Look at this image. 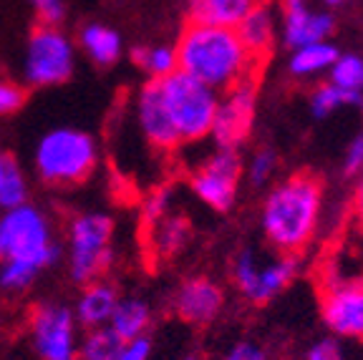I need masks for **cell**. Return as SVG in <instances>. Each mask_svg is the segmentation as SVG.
I'll list each match as a JSON object with an SVG mask.
<instances>
[{"instance_id":"1","label":"cell","mask_w":363,"mask_h":360,"mask_svg":"<svg viewBox=\"0 0 363 360\" xmlns=\"http://www.w3.org/2000/svg\"><path fill=\"white\" fill-rule=\"evenodd\" d=\"M174 48L179 71L194 76L215 91H227L252 76L257 63V58L242 43L238 28L227 26L189 23Z\"/></svg>"},{"instance_id":"2","label":"cell","mask_w":363,"mask_h":360,"mask_svg":"<svg viewBox=\"0 0 363 360\" xmlns=\"http://www.w3.org/2000/svg\"><path fill=\"white\" fill-rule=\"evenodd\" d=\"M323 212V184L313 174H293L262 202L260 225L267 242L283 254H298L311 244Z\"/></svg>"},{"instance_id":"3","label":"cell","mask_w":363,"mask_h":360,"mask_svg":"<svg viewBox=\"0 0 363 360\" xmlns=\"http://www.w3.org/2000/svg\"><path fill=\"white\" fill-rule=\"evenodd\" d=\"M96 141L79 129H53L35 144V174L53 186L79 184L96 167Z\"/></svg>"},{"instance_id":"4","label":"cell","mask_w":363,"mask_h":360,"mask_svg":"<svg viewBox=\"0 0 363 360\" xmlns=\"http://www.w3.org/2000/svg\"><path fill=\"white\" fill-rule=\"evenodd\" d=\"M157 81L162 86V96H164L182 144H194V141L207 139L212 134V124H215L220 91L202 84L184 71H174L167 79Z\"/></svg>"},{"instance_id":"5","label":"cell","mask_w":363,"mask_h":360,"mask_svg":"<svg viewBox=\"0 0 363 360\" xmlns=\"http://www.w3.org/2000/svg\"><path fill=\"white\" fill-rule=\"evenodd\" d=\"M113 222L101 212H81L68 222V272L79 285L101 280L111 265Z\"/></svg>"},{"instance_id":"6","label":"cell","mask_w":363,"mask_h":360,"mask_svg":"<svg viewBox=\"0 0 363 360\" xmlns=\"http://www.w3.org/2000/svg\"><path fill=\"white\" fill-rule=\"evenodd\" d=\"M58 244L53 242L51 222L33 204H21L0 212V259L30 257L45 267L56 265Z\"/></svg>"},{"instance_id":"7","label":"cell","mask_w":363,"mask_h":360,"mask_svg":"<svg viewBox=\"0 0 363 360\" xmlns=\"http://www.w3.org/2000/svg\"><path fill=\"white\" fill-rule=\"evenodd\" d=\"M298 275V254H283L272 259H260L252 249H242L235 257L233 277L238 290L250 303L262 305L293 282Z\"/></svg>"},{"instance_id":"8","label":"cell","mask_w":363,"mask_h":360,"mask_svg":"<svg viewBox=\"0 0 363 360\" xmlns=\"http://www.w3.org/2000/svg\"><path fill=\"white\" fill-rule=\"evenodd\" d=\"M74 71V43L56 26H40L28 40L23 74L30 86H58Z\"/></svg>"},{"instance_id":"9","label":"cell","mask_w":363,"mask_h":360,"mask_svg":"<svg viewBox=\"0 0 363 360\" xmlns=\"http://www.w3.org/2000/svg\"><path fill=\"white\" fill-rule=\"evenodd\" d=\"M242 174V162L238 157V149L215 147L194 169L189 186L194 197L204 202L215 212H227L238 197V181Z\"/></svg>"},{"instance_id":"10","label":"cell","mask_w":363,"mask_h":360,"mask_svg":"<svg viewBox=\"0 0 363 360\" xmlns=\"http://www.w3.org/2000/svg\"><path fill=\"white\" fill-rule=\"evenodd\" d=\"M74 310L61 303H40L30 313V340L40 360H76L79 340H76Z\"/></svg>"},{"instance_id":"11","label":"cell","mask_w":363,"mask_h":360,"mask_svg":"<svg viewBox=\"0 0 363 360\" xmlns=\"http://www.w3.org/2000/svg\"><path fill=\"white\" fill-rule=\"evenodd\" d=\"M257 106V81L255 76H247L240 84L222 91L217 103L215 124H212V141L215 147L238 149L242 141H247L255 121Z\"/></svg>"},{"instance_id":"12","label":"cell","mask_w":363,"mask_h":360,"mask_svg":"<svg viewBox=\"0 0 363 360\" xmlns=\"http://www.w3.org/2000/svg\"><path fill=\"white\" fill-rule=\"evenodd\" d=\"M320 315L333 335L363 340V280H340L325 287Z\"/></svg>"},{"instance_id":"13","label":"cell","mask_w":363,"mask_h":360,"mask_svg":"<svg viewBox=\"0 0 363 360\" xmlns=\"http://www.w3.org/2000/svg\"><path fill=\"white\" fill-rule=\"evenodd\" d=\"M136 121H139L144 139L154 149L174 152L177 147H182V139L177 134V126L169 116V108H167L162 86L157 79H149L136 94Z\"/></svg>"},{"instance_id":"14","label":"cell","mask_w":363,"mask_h":360,"mask_svg":"<svg viewBox=\"0 0 363 360\" xmlns=\"http://www.w3.org/2000/svg\"><path fill=\"white\" fill-rule=\"evenodd\" d=\"M225 305V293L210 277H189L174 293V310L182 320L192 325H204L220 315Z\"/></svg>"},{"instance_id":"15","label":"cell","mask_w":363,"mask_h":360,"mask_svg":"<svg viewBox=\"0 0 363 360\" xmlns=\"http://www.w3.org/2000/svg\"><path fill=\"white\" fill-rule=\"evenodd\" d=\"M330 33H333L330 13L311 11L306 0H283V38L290 48L328 40Z\"/></svg>"},{"instance_id":"16","label":"cell","mask_w":363,"mask_h":360,"mask_svg":"<svg viewBox=\"0 0 363 360\" xmlns=\"http://www.w3.org/2000/svg\"><path fill=\"white\" fill-rule=\"evenodd\" d=\"M116 305H119V293L108 282L94 280L84 287V293H81L79 303H76L74 315L81 325L94 330V327L108 325Z\"/></svg>"},{"instance_id":"17","label":"cell","mask_w":363,"mask_h":360,"mask_svg":"<svg viewBox=\"0 0 363 360\" xmlns=\"http://www.w3.org/2000/svg\"><path fill=\"white\" fill-rule=\"evenodd\" d=\"M238 33L242 43L247 45V51L260 61L262 56L270 53L272 40H275V16L267 6L255 3L247 16L238 23Z\"/></svg>"},{"instance_id":"18","label":"cell","mask_w":363,"mask_h":360,"mask_svg":"<svg viewBox=\"0 0 363 360\" xmlns=\"http://www.w3.org/2000/svg\"><path fill=\"white\" fill-rule=\"evenodd\" d=\"M255 3L257 0H189V21L238 28V23Z\"/></svg>"},{"instance_id":"19","label":"cell","mask_w":363,"mask_h":360,"mask_svg":"<svg viewBox=\"0 0 363 360\" xmlns=\"http://www.w3.org/2000/svg\"><path fill=\"white\" fill-rule=\"evenodd\" d=\"M152 322V308L142 298H119V305L113 310L108 327H111L121 340L147 335V327Z\"/></svg>"},{"instance_id":"20","label":"cell","mask_w":363,"mask_h":360,"mask_svg":"<svg viewBox=\"0 0 363 360\" xmlns=\"http://www.w3.org/2000/svg\"><path fill=\"white\" fill-rule=\"evenodd\" d=\"M335 58H338V48H335L333 43H328V40H315V43L293 48L288 68H290V74L298 76V79H311V76L330 71Z\"/></svg>"},{"instance_id":"21","label":"cell","mask_w":363,"mask_h":360,"mask_svg":"<svg viewBox=\"0 0 363 360\" xmlns=\"http://www.w3.org/2000/svg\"><path fill=\"white\" fill-rule=\"evenodd\" d=\"M81 45L89 53V58L99 66H111L121 56V38L116 30L106 28L101 23H89L81 30Z\"/></svg>"},{"instance_id":"22","label":"cell","mask_w":363,"mask_h":360,"mask_svg":"<svg viewBox=\"0 0 363 360\" xmlns=\"http://www.w3.org/2000/svg\"><path fill=\"white\" fill-rule=\"evenodd\" d=\"M28 202V181L21 164L11 154L0 152V212Z\"/></svg>"},{"instance_id":"23","label":"cell","mask_w":363,"mask_h":360,"mask_svg":"<svg viewBox=\"0 0 363 360\" xmlns=\"http://www.w3.org/2000/svg\"><path fill=\"white\" fill-rule=\"evenodd\" d=\"M48 267L40 259L30 257H11L0 259V290L3 293H23L35 282V277Z\"/></svg>"},{"instance_id":"24","label":"cell","mask_w":363,"mask_h":360,"mask_svg":"<svg viewBox=\"0 0 363 360\" xmlns=\"http://www.w3.org/2000/svg\"><path fill=\"white\" fill-rule=\"evenodd\" d=\"M343 106L363 108V94H358V91H346L328 81V84L318 86L311 96V111L315 118L330 116V113L338 111V108H343Z\"/></svg>"},{"instance_id":"25","label":"cell","mask_w":363,"mask_h":360,"mask_svg":"<svg viewBox=\"0 0 363 360\" xmlns=\"http://www.w3.org/2000/svg\"><path fill=\"white\" fill-rule=\"evenodd\" d=\"M131 56H134L136 66L147 71L149 79H167L174 71H179L177 48L172 45H142V48H134Z\"/></svg>"},{"instance_id":"26","label":"cell","mask_w":363,"mask_h":360,"mask_svg":"<svg viewBox=\"0 0 363 360\" xmlns=\"http://www.w3.org/2000/svg\"><path fill=\"white\" fill-rule=\"evenodd\" d=\"M121 345H124V340H121L108 325L94 327V330H89V335L81 340L79 355H81V360H119Z\"/></svg>"},{"instance_id":"27","label":"cell","mask_w":363,"mask_h":360,"mask_svg":"<svg viewBox=\"0 0 363 360\" xmlns=\"http://www.w3.org/2000/svg\"><path fill=\"white\" fill-rule=\"evenodd\" d=\"M154 235V247H157L159 254H174L184 247L189 237V227L187 222L182 220V217H169L167 214L164 220H159L157 225H152Z\"/></svg>"},{"instance_id":"28","label":"cell","mask_w":363,"mask_h":360,"mask_svg":"<svg viewBox=\"0 0 363 360\" xmlns=\"http://www.w3.org/2000/svg\"><path fill=\"white\" fill-rule=\"evenodd\" d=\"M330 84L346 91L363 94V56L358 53H338L335 63L330 66Z\"/></svg>"},{"instance_id":"29","label":"cell","mask_w":363,"mask_h":360,"mask_svg":"<svg viewBox=\"0 0 363 360\" xmlns=\"http://www.w3.org/2000/svg\"><path fill=\"white\" fill-rule=\"evenodd\" d=\"M278 169V157L272 149H257L247 162V179L252 186H262L270 181V176Z\"/></svg>"},{"instance_id":"30","label":"cell","mask_w":363,"mask_h":360,"mask_svg":"<svg viewBox=\"0 0 363 360\" xmlns=\"http://www.w3.org/2000/svg\"><path fill=\"white\" fill-rule=\"evenodd\" d=\"M169 204H172V191L169 189H159L154 191L152 197L142 204V214H144V222L149 227L157 225L159 220H164L167 214H169Z\"/></svg>"},{"instance_id":"31","label":"cell","mask_w":363,"mask_h":360,"mask_svg":"<svg viewBox=\"0 0 363 360\" xmlns=\"http://www.w3.org/2000/svg\"><path fill=\"white\" fill-rule=\"evenodd\" d=\"M26 101V91L13 81H0V116L16 113Z\"/></svg>"},{"instance_id":"32","label":"cell","mask_w":363,"mask_h":360,"mask_svg":"<svg viewBox=\"0 0 363 360\" xmlns=\"http://www.w3.org/2000/svg\"><path fill=\"white\" fill-rule=\"evenodd\" d=\"M363 171V131L348 141L346 152H343V174L358 176Z\"/></svg>"},{"instance_id":"33","label":"cell","mask_w":363,"mask_h":360,"mask_svg":"<svg viewBox=\"0 0 363 360\" xmlns=\"http://www.w3.org/2000/svg\"><path fill=\"white\" fill-rule=\"evenodd\" d=\"M149 358H152V340H149L147 335L124 340L119 360H149Z\"/></svg>"},{"instance_id":"34","label":"cell","mask_w":363,"mask_h":360,"mask_svg":"<svg viewBox=\"0 0 363 360\" xmlns=\"http://www.w3.org/2000/svg\"><path fill=\"white\" fill-rule=\"evenodd\" d=\"M30 3H33L35 13H38V18L45 26H56V23L63 21L66 8H63L61 0H30Z\"/></svg>"},{"instance_id":"35","label":"cell","mask_w":363,"mask_h":360,"mask_svg":"<svg viewBox=\"0 0 363 360\" xmlns=\"http://www.w3.org/2000/svg\"><path fill=\"white\" fill-rule=\"evenodd\" d=\"M308 360H343V350L335 340H318L308 350Z\"/></svg>"},{"instance_id":"36","label":"cell","mask_w":363,"mask_h":360,"mask_svg":"<svg viewBox=\"0 0 363 360\" xmlns=\"http://www.w3.org/2000/svg\"><path fill=\"white\" fill-rule=\"evenodd\" d=\"M222 360H267V355L255 343H238Z\"/></svg>"},{"instance_id":"37","label":"cell","mask_w":363,"mask_h":360,"mask_svg":"<svg viewBox=\"0 0 363 360\" xmlns=\"http://www.w3.org/2000/svg\"><path fill=\"white\" fill-rule=\"evenodd\" d=\"M351 214H353V222H356L358 230H363V171L356 176V186H353Z\"/></svg>"},{"instance_id":"38","label":"cell","mask_w":363,"mask_h":360,"mask_svg":"<svg viewBox=\"0 0 363 360\" xmlns=\"http://www.w3.org/2000/svg\"><path fill=\"white\" fill-rule=\"evenodd\" d=\"M325 6H343V3H346V0H323Z\"/></svg>"},{"instance_id":"39","label":"cell","mask_w":363,"mask_h":360,"mask_svg":"<svg viewBox=\"0 0 363 360\" xmlns=\"http://www.w3.org/2000/svg\"><path fill=\"white\" fill-rule=\"evenodd\" d=\"M0 327H3V317H0Z\"/></svg>"},{"instance_id":"40","label":"cell","mask_w":363,"mask_h":360,"mask_svg":"<svg viewBox=\"0 0 363 360\" xmlns=\"http://www.w3.org/2000/svg\"><path fill=\"white\" fill-rule=\"evenodd\" d=\"M184 360H197V358H184Z\"/></svg>"}]
</instances>
